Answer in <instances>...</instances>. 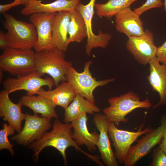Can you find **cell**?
I'll return each mask as SVG.
<instances>
[{
    "label": "cell",
    "instance_id": "27",
    "mask_svg": "<svg viewBox=\"0 0 166 166\" xmlns=\"http://www.w3.org/2000/svg\"><path fill=\"white\" fill-rule=\"evenodd\" d=\"M164 5L162 0H147L140 7L134 9V10L140 15L146 11L153 8H161Z\"/></svg>",
    "mask_w": 166,
    "mask_h": 166
},
{
    "label": "cell",
    "instance_id": "12",
    "mask_svg": "<svg viewBox=\"0 0 166 166\" xmlns=\"http://www.w3.org/2000/svg\"><path fill=\"white\" fill-rule=\"evenodd\" d=\"M164 127L161 124L157 128L147 132L132 146L124 160L125 166H133L140 159L147 154L151 149L161 142Z\"/></svg>",
    "mask_w": 166,
    "mask_h": 166
},
{
    "label": "cell",
    "instance_id": "24",
    "mask_svg": "<svg viewBox=\"0 0 166 166\" xmlns=\"http://www.w3.org/2000/svg\"><path fill=\"white\" fill-rule=\"evenodd\" d=\"M139 0H108L104 3H96L94 8L97 14L100 17L110 19L123 9L130 7Z\"/></svg>",
    "mask_w": 166,
    "mask_h": 166
},
{
    "label": "cell",
    "instance_id": "7",
    "mask_svg": "<svg viewBox=\"0 0 166 166\" xmlns=\"http://www.w3.org/2000/svg\"><path fill=\"white\" fill-rule=\"evenodd\" d=\"M25 123L23 128L10 140L15 141L22 145L28 146L40 139L52 127L51 119L42 117L37 114L31 115L25 113Z\"/></svg>",
    "mask_w": 166,
    "mask_h": 166
},
{
    "label": "cell",
    "instance_id": "8",
    "mask_svg": "<svg viewBox=\"0 0 166 166\" xmlns=\"http://www.w3.org/2000/svg\"><path fill=\"white\" fill-rule=\"evenodd\" d=\"M42 76L36 70L27 75L17 78L8 77L2 82L4 89L10 93L16 91L24 90L26 95L37 94L43 86H47L51 90L55 85L52 77L42 78Z\"/></svg>",
    "mask_w": 166,
    "mask_h": 166
},
{
    "label": "cell",
    "instance_id": "34",
    "mask_svg": "<svg viewBox=\"0 0 166 166\" xmlns=\"http://www.w3.org/2000/svg\"><path fill=\"white\" fill-rule=\"evenodd\" d=\"M2 71H2L0 69V81H2V76H3V73L2 72Z\"/></svg>",
    "mask_w": 166,
    "mask_h": 166
},
{
    "label": "cell",
    "instance_id": "3",
    "mask_svg": "<svg viewBox=\"0 0 166 166\" xmlns=\"http://www.w3.org/2000/svg\"><path fill=\"white\" fill-rule=\"evenodd\" d=\"M3 26L9 47L31 50L37 40L36 29L32 23L18 20L6 12L3 13Z\"/></svg>",
    "mask_w": 166,
    "mask_h": 166
},
{
    "label": "cell",
    "instance_id": "33",
    "mask_svg": "<svg viewBox=\"0 0 166 166\" xmlns=\"http://www.w3.org/2000/svg\"><path fill=\"white\" fill-rule=\"evenodd\" d=\"M43 0H23L25 3V6L29 4L31 2L35 1H42Z\"/></svg>",
    "mask_w": 166,
    "mask_h": 166
},
{
    "label": "cell",
    "instance_id": "2",
    "mask_svg": "<svg viewBox=\"0 0 166 166\" xmlns=\"http://www.w3.org/2000/svg\"><path fill=\"white\" fill-rule=\"evenodd\" d=\"M35 69L42 76L47 74L51 76L57 86L66 81V75L72 63L66 60L64 52L54 48L35 53Z\"/></svg>",
    "mask_w": 166,
    "mask_h": 166
},
{
    "label": "cell",
    "instance_id": "21",
    "mask_svg": "<svg viewBox=\"0 0 166 166\" xmlns=\"http://www.w3.org/2000/svg\"><path fill=\"white\" fill-rule=\"evenodd\" d=\"M56 86L54 89L48 91L44 90L42 87L37 94L48 98L56 106H60L65 109L77 94L67 81H63Z\"/></svg>",
    "mask_w": 166,
    "mask_h": 166
},
{
    "label": "cell",
    "instance_id": "17",
    "mask_svg": "<svg viewBox=\"0 0 166 166\" xmlns=\"http://www.w3.org/2000/svg\"><path fill=\"white\" fill-rule=\"evenodd\" d=\"M8 92L4 89L0 93V117L13 127L15 131L19 132L22 130V123L25 118V113L22 112L21 103L17 104L12 101Z\"/></svg>",
    "mask_w": 166,
    "mask_h": 166
},
{
    "label": "cell",
    "instance_id": "4",
    "mask_svg": "<svg viewBox=\"0 0 166 166\" xmlns=\"http://www.w3.org/2000/svg\"><path fill=\"white\" fill-rule=\"evenodd\" d=\"M109 106L105 108L103 113L109 122L113 123L116 126L121 122L127 123L126 116L138 108L149 109L151 106L149 99L141 101L140 97L132 91L128 92L120 96L111 97L108 100Z\"/></svg>",
    "mask_w": 166,
    "mask_h": 166
},
{
    "label": "cell",
    "instance_id": "16",
    "mask_svg": "<svg viewBox=\"0 0 166 166\" xmlns=\"http://www.w3.org/2000/svg\"><path fill=\"white\" fill-rule=\"evenodd\" d=\"M140 16L130 6L123 9L115 16L116 29L128 38L141 35L144 30Z\"/></svg>",
    "mask_w": 166,
    "mask_h": 166
},
{
    "label": "cell",
    "instance_id": "30",
    "mask_svg": "<svg viewBox=\"0 0 166 166\" xmlns=\"http://www.w3.org/2000/svg\"><path fill=\"white\" fill-rule=\"evenodd\" d=\"M160 123L164 127L163 136L162 141L159 146L166 154V114L163 115L160 119Z\"/></svg>",
    "mask_w": 166,
    "mask_h": 166
},
{
    "label": "cell",
    "instance_id": "10",
    "mask_svg": "<svg viewBox=\"0 0 166 166\" xmlns=\"http://www.w3.org/2000/svg\"><path fill=\"white\" fill-rule=\"evenodd\" d=\"M96 0H90L88 3L84 5L81 2L77 6L76 9L78 10L84 20L87 39L85 46V53L87 55H91L92 50L94 48L101 47L105 48L112 38L111 34L99 31L97 35L93 32L92 28V20L94 13Z\"/></svg>",
    "mask_w": 166,
    "mask_h": 166
},
{
    "label": "cell",
    "instance_id": "19",
    "mask_svg": "<svg viewBox=\"0 0 166 166\" xmlns=\"http://www.w3.org/2000/svg\"><path fill=\"white\" fill-rule=\"evenodd\" d=\"M88 117L84 113L71 122L73 129V138L79 146L85 145L91 152L95 151L99 134L96 130L90 132L87 127Z\"/></svg>",
    "mask_w": 166,
    "mask_h": 166
},
{
    "label": "cell",
    "instance_id": "18",
    "mask_svg": "<svg viewBox=\"0 0 166 166\" xmlns=\"http://www.w3.org/2000/svg\"><path fill=\"white\" fill-rule=\"evenodd\" d=\"M70 19V12L62 11L57 12L52 20V44L64 52L69 44L68 29Z\"/></svg>",
    "mask_w": 166,
    "mask_h": 166
},
{
    "label": "cell",
    "instance_id": "15",
    "mask_svg": "<svg viewBox=\"0 0 166 166\" xmlns=\"http://www.w3.org/2000/svg\"><path fill=\"white\" fill-rule=\"evenodd\" d=\"M149 73L147 79L153 91L159 94L160 100L152 107L155 109L166 105V65L161 64L156 56L149 63Z\"/></svg>",
    "mask_w": 166,
    "mask_h": 166
},
{
    "label": "cell",
    "instance_id": "9",
    "mask_svg": "<svg viewBox=\"0 0 166 166\" xmlns=\"http://www.w3.org/2000/svg\"><path fill=\"white\" fill-rule=\"evenodd\" d=\"M142 126L136 131H131L119 129L113 123L109 122V135L113 143L115 155L120 163H124L132 144L138 138L152 129L148 127L142 130Z\"/></svg>",
    "mask_w": 166,
    "mask_h": 166
},
{
    "label": "cell",
    "instance_id": "23",
    "mask_svg": "<svg viewBox=\"0 0 166 166\" xmlns=\"http://www.w3.org/2000/svg\"><path fill=\"white\" fill-rule=\"evenodd\" d=\"M65 110L64 123L71 122L84 113L94 114L101 109L97 106L78 94Z\"/></svg>",
    "mask_w": 166,
    "mask_h": 166
},
{
    "label": "cell",
    "instance_id": "5",
    "mask_svg": "<svg viewBox=\"0 0 166 166\" xmlns=\"http://www.w3.org/2000/svg\"><path fill=\"white\" fill-rule=\"evenodd\" d=\"M35 53L31 50L8 47L0 56V69L19 77L35 69Z\"/></svg>",
    "mask_w": 166,
    "mask_h": 166
},
{
    "label": "cell",
    "instance_id": "26",
    "mask_svg": "<svg viewBox=\"0 0 166 166\" xmlns=\"http://www.w3.org/2000/svg\"><path fill=\"white\" fill-rule=\"evenodd\" d=\"M2 128L0 130V150L6 149L10 152L11 156H13L15 152L13 149L14 144H12L10 142L8 136L13 135L15 131L12 126L8 125L7 123L2 124Z\"/></svg>",
    "mask_w": 166,
    "mask_h": 166
},
{
    "label": "cell",
    "instance_id": "31",
    "mask_svg": "<svg viewBox=\"0 0 166 166\" xmlns=\"http://www.w3.org/2000/svg\"><path fill=\"white\" fill-rule=\"evenodd\" d=\"M22 5H25V3L23 0H14V1L13 2L9 4H0V13H4L13 7Z\"/></svg>",
    "mask_w": 166,
    "mask_h": 166
},
{
    "label": "cell",
    "instance_id": "22",
    "mask_svg": "<svg viewBox=\"0 0 166 166\" xmlns=\"http://www.w3.org/2000/svg\"><path fill=\"white\" fill-rule=\"evenodd\" d=\"M19 101L22 106L32 110L34 114L39 113L41 117L51 119L57 118L58 116L55 110L56 106L48 98L41 95H24Z\"/></svg>",
    "mask_w": 166,
    "mask_h": 166
},
{
    "label": "cell",
    "instance_id": "11",
    "mask_svg": "<svg viewBox=\"0 0 166 166\" xmlns=\"http://www.w3.org/2000/svg\"><path fill=\"white\" fill-rule=\"evenodd\" d=\"M127 49L139 64L146 65L156 56L157 47L155 45L153 34L149 29L144 30L141 35L128 38Z\"/></svg>",
    "mask_w": 166,
    "mask_h": 166
},
{
    "label": "cell",
    "instance_id": "14",
    "mask_svg": "<svg viewBox=\"0 0 166 166\" xmlns=\"http://www.w3.org/2000/svg\"><path fill=\"white\" fill-rule=\"evenodd\" d=\"M93 121L99 132L97 144L103 163L108 166H117V160L111 148L108 132L109 121L106 116L97 113L94 116Z\"/></svg>",
    "mask_w": 166,
    "mask_h": 166
},
{
    "label": "cell",
    "instance_id": "35",
    "mask_svg": "<svg viewBox=\"0 0 166 166\" xmlns=\"http://www.w3.org/2000/svg\"><path fill=\"white\" fill-rule=\"evenodd\" d=\"M164 9L166 11V0H164Z\"/></svg>",
    "mask_w": 166,
    "mask_h": 166
},
{
    "label": "cell",
    "instance_id": "20",
    "mask_svg": "<svg viewBox=\"0 0 166 166\" xmlns=\"http://www.w3.org/2000/svg\"><path fill=\"white\" fill-rule=\"evenodd\" d=\"M81 0H56L48 3L33 1L25 6L21 10L23 15L28 16L39 12L54 13L62 11L71 12L76 9Z\"/></svg>",
    "mask_w": 166,
    "mask_h": 166
},
{
    "label": "cell",
    "instance_id": "6",
    "mask_svg": "<svg viewBox=\"0 0 166 166\" xmlns=\"http://www.w3.org/2000/svg\"><path fill=\"white\" fill-rule=\"evenodd\" d=\"M93 63L92 60L87 61L83 71L77 72L73 66L69 69L66 75V81L74 89L77 94L95 104L93 94L94 90L97 87L105 85L113 82L115 78L104 80H97L93 77L89 68Z\"/></svg>",
    "mask_w": 166,
    "mask_h": 166
},
{
    "label": "cell",
    "instance_id": "32",
    "mask_svg": "<svg viewBox=\"0 0 166 166\" xmlns=\"http://www.w3.org/2000/svg\"><path fill=\"white\" fill-rule=\"evenodd\" d=\"M9 47L8 42L5 33L2 31H0V48L4 50Z\"/></svg>",
    "mask_w": 166,
    "mask_h": 166
},
{
    "label": "cell",
    "instance_id": "28",
    "mask_svg": "<svg viewBox=\"0 0 166 166\" xmlns=\"http://www.w3.org/2000/svg\"><path fill=\"white\" fill-rule=\"evenodd\" d=\"M152 166H166V154L159 147L154 149Z\"/></svg>",
    "mask_w": 166,
    "mask_h": 166
},
{
    "label": "cell",
    "instance_id": "29",
    "mask_svg": "<svg viewBox=\"0 0 166 166\" xmlns=\"http://www.w3.org/2000/svg\"><path fill=\"white\" fill-rule=\"evenodd\" d=\"M156 56L160 63L166 65V41L162 45L157 47Z\"/></svg>",
    "mask_w": 166,
    "mask_h": 166
},
{
    "label": "cell",
    "instance_id": "1",
    "mask_svg": "<svg viewBox=\"0 0 166 166\" xmlns=\"http://www.w3.org/2000/svg\"><path fill=\"white\" fill-rule=\"evenodd\" d=\"M72 126L71 123L61 122L56 118L53 123V129L50 132H46L39 139L28 146L29 149L34 152L33 159L37 161L39 155L44 148L52 147L57 149L62 156L65 165L67 164L66 154V149L73 147L78 151H81L85 155L94 160L95 156L91 155L82 150L73 138Z\"/></svg>",
    "mask_w": 166,
    "mask_h": 166
},
{
    "label": "cell",
    "instance_id": "13",
    "mask_svg": "<svg viewBox=\"0 0 166 166\" xmlns=\"http://www.w3.org/2000/svg\"><path fill=\"white\" fill-rule=\"evenodd\" d=\"M56 13L39 12L30 15V21L35 26L37 34L34 48L36 52L50 50L54 48L52 43V23Z\"/></svg>",
    "mask_w": 166,
    "mask_h": 166
},
{
    "label": "cell",
    "instance_id": "25",
    "mask_svg": "<svg viewBox=\"0 0 166 166\" xmlns=\"http://www.w3.org/2000/svg\"><path fill=\"white\" fill-rule=\"evenodd\" d=\"M69 42H80L87 37L85 25L80 12L75 9L70 12L68 29Z\"/></svg>",
    "mask_w": 166,
    "mask_h": 166
}]
</instances>
